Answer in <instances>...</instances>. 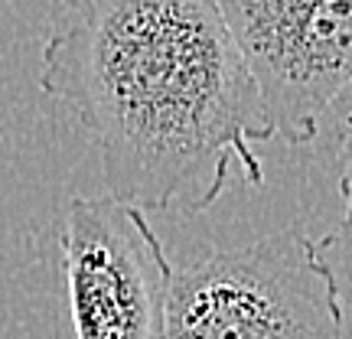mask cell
I'll use <instances>...</instances> for the list:
<instances>
[{"mask_svg": "<svg viewBox=\"0 0 352 339\" xmlns=\"http://www.w3.org/2000/svg\"><path fill=\"white\" fill-rule=\"evenodd\" d=\"M346 228L314 239L297 219L173 267L166 339H346Z\"/></svg>", "mask_w": 352, "mask_h": 339, "instance_id": "7a4b0ae2", "label": "cell"}, {"mask_svg": "<svg viewBox=\"0 0 352 339\" xmlns=\"http://www.w3.org/2000/svg\"><path fill=\"white\" fill-rule=\"evenodd\" d=\"M39 91L88 131L118 202L199 215L232 166L264 183L274 131L212 0H59Z\"/></svg>", "mask_w": 352, "mask_h": 339, "instance_id": "6da1fadb", "label": "cell"}, {"mask_svg": "<svg viewBox=\"0 0 352 339\" xmlns=\"http://www.w3.org/2000/svg\"><path fill=\"white\" fill-rule=\"evenodd\" d=\"M274 138L310 144L349 95L352 0H212Z\"/></svg>", "mask_w": 352, "mask_h": 339, "instance_id": "3957f363", "label": "cell"}, {"mask_svg": "<svg viewBox=\"0 0 352 339\" xmlns=\"http://www.w3.org/2000/svg\"><path fill=\"white\" fill-rule=\"evenodd\" d=\"M59 241L76 339H166L173 264L144 209L76 196Z\"/></svg>", "mask_w": 352, "mask_h": 339, "instance_id": "277c9868", "label": "cell"}]
</instances>
